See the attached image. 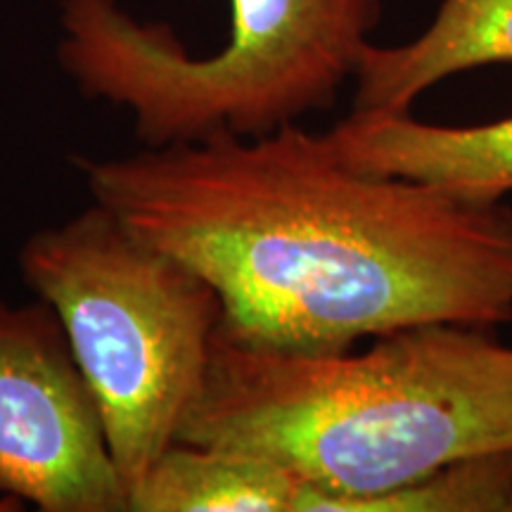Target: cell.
Returning <instances> with one entry per match:
<instances>
[{
	"label": "cell",
	"mask_w": 512,
	"mask_h": 512,
	"mask_svg": "<svg viewBox=\"0 0 512 512\" xmlns=\"http://www.w3.org/2000/svg\"><path fill=\"white\" fill-rule=\"evenodd\" d=\"M17 264L60 318L128 498L178 441L221 325L219 297L95 202L31 233Z\"/></svg>",
	"instance_id": "4"
},
{
	"label": "cell",
	"mask_w": 512,
	"mask_h": 512,
	"mask_svg": "<svg viewBox=\"0 0 512 512\" xmlns=\"http://www.w3.org/2000/svg\"><path fill=\"white\" fill-rule=\"evenodd\" d=\"M512 62V0H444L420 38L396 48L366 46L351 112H411L446 76Z\"/></svg>",
	"instance_id": "7"
},
{
	"label": "cell",
	"mask_w": 512,
	"mask_h": 512,
	"mask_svg": "<svg viewBox=\"0 0 512 512\" xmlns=\"http://www.w3.org/2000/svg\"><path fill=\"white\" fill-rule=\"evenodd\" d=\"M349 166L439 185L472 200L512 192V117L475 126H434L411 112H351L328 131Z\"/></svg>",
	"instance_id": "6"
},
{
	"label": "cell",
	"mask_w": 512,
	"mask_h": 512,
	"mask_svg": "<svg viewBox=\"0 0 512 512\" xmlns=\"http://www.w3.org/2000/svg\"><path fill=\"white\" fill-rule=\"evenodd\" d=\"M93 202L216 292L228 337L342 354L418 325L512 320V207L368 174L297 124L76 157Z\"/></svg>",
	"instance_id": "1"
},
{
	"label": "cell",
	"mask_w": 512,
	"mask_h": 512,
	"mask_svg": "<svg viewBox=\"0 0 512 512\" xmlns=\"http://www.w3.org/2000/svg\"><path fill=\"white\" fill-rule=\"evenodd\" d=\"M380 0H230L228 41L197 57L119 0H64L62 69L133 117L145 147L254 138L330 110L354 79Z\"/></svg>",
	"instance_id": "3"
},
{
	"label": "cell",
	"mask_w": 512,
	"mask_h": 512,
	"mask_svg": "<svg viewBox=\"0 0 512 512\" xmlns=\"http://www.w3.org/2000/svg\"><path fill=\"white\" fill-rule=\"evenodd\" d=\"M302 482L233 448L176 441L128 494V512H297Z\"/></svg>",
	"instance_id": "8"
},
{
	"label": "cell",
	"mask_w": 512,
	"mask_h": 512,
	"mask_svg": "<svg viewBox=\"0 0 512 512\" xmlns=\"http://www.w3.org/2000/svg\"><path fill=\"white\" fill-rule=\"evenodd\" d=\"M5 508H10V505H0V510H5ZM10 510H15V508H10Z\"/></svg>",
	"instance_id": "10"
},
{
	"label": "cell",
	"mask_w": 512,
	"mask_h": 512,
	"mask_svg": "<svg viewBox=\"0 0 512 512\" xmlns=\"http://www.w3.org/2000/svg\"><path fill=\"white\" fill-rule=\"evenodd\" d=\"M0 496L41 512H128L98 403L50 306L0 294Z\"/></svg>",
	"instance_id": "5"
},
{
	"label": "cell",
	"mask_w": 512,
	"mask_h": 512,
	"mask_svg": "<svg viewBox=\"0 0 512 512\" xmlns=\"http://www.w3.org/2000/svg\"><path fill=\"white\" fill-rule=\"evenodd\" d=\"M349 512H512V451L456 460L406 489L351 503Z\"/></svg>",
	"instance_id": "9"
},
{
	"label": "cell",
	"mask_w": 512,
	"mask_h": 512,
	"mask_svg": "<svg viewBox=\"0 0 512 512\" xmlns=\"http://www.w3.org/2000/svg\"><path fill=\"white\" fill-rule=\"evenodd\" d=\"M178 441L283 467L302 482L297 512H349L456 460L512 451V347L434 323L363 354H290L219 328Z\"/></svg>",
	"instance_id": "2"
}]
</instances>
